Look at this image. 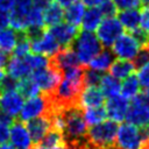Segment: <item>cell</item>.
<instances>
[{
  "instance_id": "obj_1",
  "label": "cell",
  "mask_w": 149,
  "mask_h": 149,
  "mask_svg": "<svg viewBox=\"0 0 149 149\" xmlns=\"http://www.w3.org/2000/svg\"><path fill=\"white\" fill-rule=\"evenodd\" d=\"M118 134L115 121H102L87 129L86 143L88 149H114Z\"/></svg>"
},
{
  "instance_id": "obj_2",
  "label": "cell",
  "mask_w": 149,
  "mask_h": 149,
  "mask_svg": "<svg viewBox=\"0 0 149 149\" xmlns=\"http://www.w3.org/2000/svg\"><path fill=\"white\" fill-rule=\"evenodd\" d=\"M71 48L73 49L80 64L83 65L88 64L93 59V57H95L102 50L98 36L92 31L86 30L78 33L77 37L71 44Z\"/></svg>"
},
{
  "instance_id": "obj_3",
  "label": "cell",
  "mask_w": 149,
  "mask_h": 149,
  "mask_svg": "<svg viewBox=\"0 0 149 149\" xmlns=\"http://www.w3.org/2000/svg\"><path fill=\"white\" fill-rule=\"evenodd\" d=\"M30 77L34 79V81L38 85L41 92L47 95H51L55 90L57 88L58 84L61 83L63 78V72L55 68L54 65L49 64L45 68L37 69L33 71Z\"/></svg>"
},
{
  "instance_id": "obj_4",
  "label": "cell",
  "mask_w": 149,
  "mask_h": 149,
  "mask_svg": "<svg viewBox=\"0 0 149 149\" xmlns=\"http://www.w3.org/2000/svg\"><path fill=\"white\" fill-rule=\"evenodd\" d=\"M52 102L47 94H38L34 98H30L23 104V107L20 112V120L29 121L31 119L49 115L52 112Z\"/></svg>"
},
{
  "instance_id": "obj_5",
  "label": "cell",
  "mask_w": 149,
  "mask_h": 149,
  "mask_svg": "<svg viewBox=\"0 0 149 149\" xmlns=\"http://www.w3.org/2000/svg\"><path fill=\"white\" fill-rule=\"evenodd\" d=\"M143 143L140 127L127 122L118 128L115 140L116 149H142Z\"/></svg>"
},
{
  "instance_id": "obj_6",
  "label": "cell",
  "mask_w": 149,
  "mask_h": 149,
  "mask_svg": "<svg viewBox=\"0 0 149 149\" xmlns=\"http://www.w3.org/2000/svg\"><path fill=\"white\" fill-rule=\"evenodd\" d=\"M123 34V27L115 16L105 17L97 29V36L101 45L109 48Z\"/></svg>"
},
{
  "instance_id": "obj_7",
  "label": "cell",
  "mask_w": 149,
  "mask_h": 149,
  "mask_svg": "<svg viewBox=\"0 0 149 149\" xmlns=\"http://www.w3.org/2000/svg\"><path fill=\"white\" fill-rule=\"evenodd\" d=\"M126 120L128 123L137 127H143L149 123V104L146 101L142 93H139L132 99L127 111Z\"/></svg>"
},
{
  "instance_id": "obj_8",
  "label": "cell",
  "mask_w": 149,
  "mask_h": 149,
  "mask_svg": "<svg viewBox=\"0 0 149 149\" xmlns=\"http://www.w3.org/2000/svg\"><path fill=\"white\" fill-rule=\"evenodd\" d=\"M141 44L132 34H122L112 45L113 54L120 59L133 61L140 51Z\"/></svg>"
},
{
  "instance_id": "obj_9",
  "label": "cell",
  "mask_w": 149,
  "mask_h": 149,
  "mask_svg": "<svg viewBox=\"0 0 149 149\" xmlns=\"http://www.w3.org/2000/svg\"><path fill=\"white\" fill-rule=\"evenodd\" d=\"M33 8V0H16L14 8L9 13L10 26L16 31H23L28 28V17Z\"/></svg>"
},
{
  "instance_id": "obj_10",
  "label": "cell",
  "mask_w": 149,
  "mask_h": 149,
  "mask_svg": "<svg viewBox=\"0 0 149 149\" xmlns=\"http://www.w3.org/2000/svg\"><path fill=\"white\" fill-rule=\"evenodd\" d=\"M30 47H31V51L34 54L44 55L49 58L52 57L54 55H56L62 49L59 43L55 40V37L51 35V33L49 30H44L38 37L31 40Z\"/></svg>"
},
{
  "instance_id": "obj_11",
  "label": "cell",
  "mask_w": 149,
  "mask_h": 149,
  "mask_svg": "<svg viewBox=\"0 0 149 149\" xmlns=\"http://www.w3.org/2000/svg\"><path fill=\"white\" fill-rule=\"evenodd\" d=\"M34 71V65L31 61V54L22 57L13 56L10 59H8V63L6 65V72L7 74L12 76L13 78L20 80L29 74H31Z\"/></svg>"
},
{
  "instance_id": "obj_12",
  "label": "cell",
  "mask_w": 149,
  "mask_h": 149,
  "mask_svg": "<svg viewBox=\"0 0 149 149\" xmlns=\"http://www.w3.org/2000/svg\"><path fill=\"white\" fill-rule=\"evenodd\" d=\"M51 127H52V123H51L50 115H42L27 121V129L30 134L34 147H37L41 143V141L43 140V137L45 136V134Z\"/></svg>"
},
{
  "instance_id": "obj_13",
  "label": "cell",
  "mask_w": 149,
  "mask_h": 149,
  "mask_svg": "<svg viewBox=\"0 0 149 149\" xmlns=\"http://www.w3.org/2000/svg\"><path fill=\"white\" fill-rule=\"evenodd\" d=\"M48 30L51 33V35L62 48L71 47L72 42L78 35V28L68 22H61L54 27H50Z\"/></svg>"
},
{
  "instance_id": "obj_14",
  "label": "cell",
  "mask_w": 149,
  "mask_h": 149,
  "mask_svg": "<svg viewBox=\"0 0 149 149\" xmlns=\"http://www.w3.org/2000/svg\"><path fill=\"white\" fill-rule=\"evenodd\" d=\"M128 107H129L128 99H126L123 95H115V97L108 98L105 108H106L107 116L112 121L122 122L126 119Z\"/></svg>"
},
{
  "instance_id": "obj_15",
  "label": "cell",
  "mask_w": 149,
  "mask_h": 149,
  "mask_svg": "<svg viewBox=\"0 0 149 149\" xmlns=\"http://www.w3.org/2000/svg\"><path fill=\"white\" fill-rule=\"evenodd\" d=\"M50 64L63 72L66 69L79 66L80 62H79L76 52L73 51V49L71 47H68V48L61 49L56 55L50 57Z\"/></svg>"
},
{
  "instance_id": "obj_16",
  "label": "cell",
  "mask_w": 149,
  "mask_h": 149,
  "mask_svg": "<svg viewBox=\"0 0 149 149\" xmlns=\"http://www.w3.org/2000/svg\"><path fill=\"white\" fill-rule=\"evenodd\" d=\"M9 139L16 149H30L33 144L27 126H24L21 121H14L10 127Z\"/></svg>"
},
{
  "instance_id": "obj_17",
  "label": "cell",
  "mask_w": 149,
  "mask_h": 149,
  "mask_svg": "<svg viewBox=\"0 0 149 149\" xmlns=\"http://www.w3.org/2000/svg\"><path fill=\"white\" fill-rule=\"evenodd\" d=\"M0 107L1 111L14 118L20 114L23 107V97L17 91L5 92L0 95Z\"/></svg>"
},
{
  "instance_id": "obj_18",
  "label": "cell",
  "mask_w": 149,
  "mask_h": 149,
  "mask_svg": "<svg viewBox=\"0 0 149 149\" xmlns=\"http://www.w3.org/2000/svg\"><path fill=\"white\" fill-rule=\"evenodd\" d=\"M105 102V95L98 86H85L79 99V105L83 108L100 107Z\"/></svg>"
},
{
  "instance_id": "obj_19",
  "label": "cell",
  "mask_w": 149,
  "mask_h": 149,
  "mask_svg": "<svg viewBox=\"0 0 149 149\" xmlns=\"http://www.w3.org/2000/svg\"><path fill=\"white\" fill-rule=\"evenodd\" d=\"M118 19L121 22L122 27L127 29L129 33L134 31L135 29L140 28V22H141V12L137 8H132V9H123L120 10L118 14Z\"/></svg>"
},
{
  "instance_id": "obj_20",
  "label": "cell",
  "mask_w": 149,
  "mask_h": 149,
  "mask_svg": "<svg viewBox=\"0 0 149 149\" xmlns=\"http://www.w3.org/2000/svg\"><path fill=\"white\" fill-rule=\"evenodd\" d=\"M135 69H136V66H135V64H134L133 61L118 58L111 65L109 72L116 79H126L128 76H130V74L134 73Z\"/></svg>"
},
{
  "instance_id": "obj_21",
  "label": "cell",
  "mask_w": 149,
  "mask_h": 149,
  "mask_svg": "<svg viewBox=\"0 0 149 149\" xmlns=\"http://www.w3.org/2000/svg\"><path fill=\"white\" fill-rule=\"evenodd\" d=\"M102 13L98 7H90L85 14H84V17H83V21H81V28L83 30H86V31H94L98 29V27L100 26L101 21H102Z\"/></svg>"
},
{
  "instance_id": "obj_22",
  "label": "cell",
  "mask_w": 149,
  "mask_h": 149,
  "mask_svg": "<svg viewBox=\"0 0 149 149\" xmlns=\"http://www.w3.org/2000/svg\"><path fill=\"white\" fill-rule=\"evenodd\" d=\"M114 54L112 50H108V49H102L95 57H93V59L88 63V68L93 69V70H97L99 72H104V71H107L109 70L111 65L113 64V62L115 61L114 59Z\"/></svg>"
},
{
  "instance_id": "obj_23",
  "label": "cell",
  "mask_w": 149,
  "mask_h": 149,
  "mask_svg": "<svg viewBox=\"0 0 149 149\" xmlns=\"http://www.w3.org/2000/svg\"><path fill=\"white\" fill-rule=\"evenodd\" d=\"M85 5L81 1H74L70 6H68L64 10V19L68 23L78 27L81 24L84 14H85Z\"/></svg>"
},
{
  "instance_id": "obj_24",
  "label": "cell",
  "mask_w": 149,
  "mask_h": 149,
  "mask_svg": "<svg viewBox=\"0 0 149 149\" xmlns=\"http://www.w3.org/2000/svg\"><path fill=\"white\" fill-rule=\"evenodd\" d=\"M38 146L44 147V148H64V147H66L63 130L51 127Z\"/></svg>"
},
{
  "instance_id": "obj_25",
  "label": "cell",
  "mask_w": 149,
  "mask_h": 149,
  "mask_svg": "<svg viewBox=\"0 0 149 149\" xmlns=\"http://www.w3.org/2000/svg\"><path fill=\"white\" fill-rule=\"evenodd\" d=\"M100 90L106 98H112L121 93V84L112 74H104L100 81Z\"/></svg>"
},
{
  "instance_id": "obj_26",
  "label": "cell",
  "mask_w": 149,
  "mask_h": 149,
  "mask_svg": "<svg viewBox=\"0 0 149 149\" xmlns=\"http://www.w3.org/2000/svg\"><path fill=\"white\" fill-rule=\"evenodd\" d=\"M63 19H64L63 7L55 1L44 10V24L49 28L61 23Z\"/></svg>"
},
{
  "instance_id": "obj_27",
  "label": "cell",
  "mask_w": 149,
  "mask_h": 149,
  "mask_svg": "<svg viewBox=\"0 0 149 149\" xmlns=\"http://www.w3.org/2000/svg\"><path fill=\"white\" fill-rule=\"evenodd\" d=\"M140 80L137 76L133 73L128 76L121 84V95H123L126 99H133L140 93Z\"/></svg>"
},
{
  "instance_id": "obj_28",
  "label": "cell",
  "mask_w": 149,
  "mask_h": 149,
  "mask_svg": "<svg viewBox=\"0 0 149 149\" xmlns=\"http://www.w3.org/2000/svg\"><path fill=\"white\" fill-rule=\"evenodd\" d=\"M16 91L23 98H27V99L34 98V97H36L41 93V90H40L38 85L34 81V79L31 77H26L23 79H20Z\"/></svg>"
},
{
  "instance_id": "obj_29",
  "label": "cell",
  "mask_w": 149,
  "mask_h": 149,
  "mask_svg": "<svg viewBox=\"0 0 149 149\" xmlns=\"http://www.w3.org/2000/svg\"><path fill=\"white\" fill-rule=\"evenodd\" d=\"M17 42V31L15 29H2L0 30V48L6 52H13Z\"/></svg>"
},
{
  "instance_id": "obj_30",
  "label": "cell",
  "mask_w": 149,
  "mask_h": 149,
  "mask_svg": "<svg viewBox=\"0 0 149 149\" xmlns=\"http://www.w3.org/2000/svg\"><path fill=\"white\" fill-rule=\"evenodd\" d=\"M84 118L86 123L93 126L97 123H100L102 121H105V119L107 118V113H106V108H104L102 106L100 107H90V108H85L84 111Z\"/></svg>"
},
{
  "instance_id": "obj_31",
  "label": "cell",
  "mask_w": 149,
  "mask_h": 149,
  "mask_svg": "<svg viewBox=\"0 0 149 149\" xmlns=\"http://www.w3.org/2000/svg\"><path fill=\"white\" fill-rule=\"evenodd\" d=\"M104 74H101V72L93 70L91 68L85 69L84 70V84L85 86H98L100 85L101 78Z\"/></svg>"
},
{
  "instance_id": "obj_32",
  "label": "cell",
  "mask_w": 149,
  "mask_h": 149,
  "mask_svg": "<svg viewBox=\"0 0 149 149\" xmlns=\"http://www.w3.org/2000/svg\"><path fill=\"white\" fill-rule=\"evenodd\" d=\"M17 84L19 80L13 78L9 74H6L5 78L0 81V95L5 92H9V91H16L17 90Z\"/></svg>"
},
{
  "instance_id": "obj_33",
  "label": "cell",
  "mask_w": 149,
  "mask_h": 149,
  "mask_svg": "<svg viewBox=\"0 0 149 149\" xmlns=\"http://www.w3.org/2000/svg\"><path fill=\"white\" fill-rule=\"evenodd\" d=\"M133 61H134V64H135L136 69H140L143 65H146L149 62V48L148 47H142V49H140V51L137 52L136 57Z\"/></svg>"
},
{
  "instance_id": "obj_34",
  "label": "cell",
  "mask_w": 149,
  "mask_h": 149,
  "mask_svg": "<svg viewBox=\"0 0 149 149\" xmlns=\"http://www.w3.org/2000/svg\"><path fill=\"white\" fill-rule=\"evenodd\" d=\"M99 8H100V10H101V13L105 17L114 16L116 14V10H118L113 0H105L101 5H99Z\"/></svg>"
},
{
  "instance_id": "obj_35",
  "label": "cell",
  "mask_w": 149,
  "mask_h": 149,
  "mask_svg": "<svg viewBox=\"0 0 149 149\" xmlns=\"http://www.w3.org/2000/svg\"><path fill=\"white\" fill-rule=\"evenodd\" d=\"M113 2L119 10L139 8L141 6V0H113Z\"/></svg>"
},
{
  "instance_id": "obj_36",
  "label": "cell",
  "mask_w": 149,
  "mask_h": 149,
  "mask_svg": "<svg viewBox=\"0 0 149 149\" xmlns=\"http://www.w3.org/2000/svg\"><path fill=\"white\" fill-rule=\"evenodd\" d=\"M137 78H139L140 84L143 87V90L149 88V62L146 65H143L142 68L139 69Z\"/></svg>"
},
{
  "instance_id": "obj_37",
  "label": "cell",
  "mask_w": 149,
  "mask_h": 149,
  "mask_svg": "<svg viewBox=\"0 0 149 149\" xmlns=\"http://www.w3.org/2000/svg\"><path fill=\"white\" fill-rule=\"evenodd\" d=\"M140 26L143 30L149 34V8H143L141 12V22Z\"/></svg>"
},
{
  "instance_id": "obj_38",
  "label": "cell",
  "mask_w": 149,
  "mask_h": 149,
  "mask_svg": "<svg viewBox=\"0 0 149 149\" xmlns=\"http://www.w3.org/2000/svg\"><path fill=\"white\" fill-rule=\"evenodd\" d=\"M8 127H9L8 125L0 122V144L5 143V142H8L9 134H10V129Z\"/></svg>"
},
{
  "instance_id": "obj_39",
  "label": "cell",
  "mask_w": 149,
  "mask_h": 149,
  "mask_svg": "<svg viewBox=\"0 0 149 149\" xmlns=\"http://www.w3.org/2000/svg\"><path fill=\"white\" fill-rule=\"evenodd\" d=\"M16 0H0V12L10 13V10L14 8Z\"/></svg>"
},
{
  "instance_id": "obj_40",
  "label": "cell",
  "mask_w": 149,
  "mask_h": 149,
  "mask_svg": "<svg viewBox=\"0 0 149 149\" xmlns=\"http://www.w3.org/2000/svg\"><path fill=\"white\" fill-rule=\"evenodd\" d=\"M10 23L9 20V13H5V12H0V30L6 29Z\"/></svg>"
},
{
  "instance_id": "obj_41",
  "label": "cell",
  "mask_w": 149,
  "mask_h": 149,
  "mask_svg": "<svg viewBox=\"0 0 149 149\" xmlns=\"http://www.w3.org/2000/svg\"><path fill=\"white\" fill-rule=\"evenodd\" d=\"M52 2L54 0H33V5L42 10H45Z\"/></svg>"
},
{
  "instance_id": "obj_42",
  "label": "cell",
  "mask_w": 149,
  "mask_h": 149,
  "mask_svg": "<svg viewBox=\"0 0 149 149\" xmlns=\"http://www.w3.org/2000/svg\"><path fill=\"white\" fill-rule=\"evenodd\" d=\"M7 63H8V52H6L0 48V66L5 68Z\"/></svg>"
},
{
  "instance_id": "obj_43",
  "label": "cell",
  "mask_w": 149,
  "mask_h": 149,
  "mask_svg": "<svg viewBox=\"0 0 149 149\" xmlns=\"http://www.w3.org/2000/svg\"><path fill=\"white\" fill-rule=\"evenodd\" d=\"M86 7H98L99 5H101L105 0H80Z\"/></svg>"
},
{
  "instance_id": "obj_44",
  "label": "cell",
  "mask_w": 149,
  "mask_h": 149,
  "mask_svg": "<svg viewBox=\"0 0 149 149\" xmlns=\"http://www.w3.org/2000/svg\"><path fill=\"white\" fill-rule=\"evenodd\" d=\"M55 2H57L58 5H61L62 7H68V6H70L71 3H73L76 0H54Z\"/></svg>"
},
{
  "instance_id": "obj_45",
  "label": "cell",
  "mask_w": 149,
  "mask_h": 149,
  "mask_svg": "<svg viewBox=\"0 0 149 149\" xmlns=\"http://www.w3.org/2000/svg\"><path fill=\"white\" fill-rule=\"evenodd\" d=\"M0 149H16L12 142H5L0 144Z\"/></svg>"
},
{
  "instance_id": "obj_46",
  "label": "cell",
  "mask_w": 149,
  "mask_h": 149,
  "mask_svg": "<svg viewBox=\"0 0 149 149\" xmlns=\"http://www.w3.org/2000/svg\"><path fill=\"white\" fill-rule=\"evenodd\" d=\"M7 74V72H6V69L5 68H2V66H0V81L5 78V76Z\"/></svg>"
},
{
  "instance_id": "obj_47",
  "label": "cell",
  "mask_w": 149,
  "mask_h": 149,
  "mask_svg": "<svg viewBox=\"0 0 149 149\" xmlns=\"http://www.w3.org/2000/svg\"><path fill=\"white\" fill-rule=\"evenodd\" d=\"M141 7L149 8V0H141Z\"/></svg>"
},
{
  "instance_id": "obj_48",
  "label": "cell",
  "mask_w": 149,
  "mask_h": 149,
  "mask_svg": "<svg viewBox=\"0 0 149 149\" xmlns=\"http://www.w3.org/2000/svg\"><path fill=\"white\" fill-rule=\"evenodd\" d=\"M33 149H68L66 147H64V148H44V147H34Z\"/></svg>"
},
{
  "instance_id": "obj_49",
  "label": "cell",
  "mask_w": 149,
  "mask_h": 149,
  "mask_svg": "<svg viewBox=\"0 0 149 149\" xmlns=\"http://www.w3.org/2000/svg\"><path fill=\"white\" fill-rule=\"evenodd\" d=\"M142 149H149V140H148L147 142H144V144H143Z\"/></svg>"
}]
</instances>
